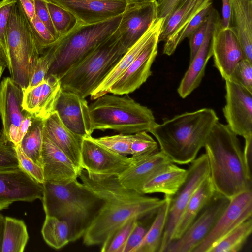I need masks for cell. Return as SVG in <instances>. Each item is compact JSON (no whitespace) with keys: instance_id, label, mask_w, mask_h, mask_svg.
I'll list each match as a JSON object with an SVG mask.
<instances>
[{"instance_id":"obj_45","label":"cell","mask_w":252,"mask_h":252,"mask_svg":"<svg viewBox=\"0 0 252 252\" xmlns=\"http://www.w3.org/2000/svg\"><path fill=\"white\" fill-rule=\"evenodd\" d=\"M231 79L252 93V62L242 59L236 64Z\"/></svg>"},{"instance_id":"obj_54","label":"cell","mask_w":252,"mask_h":252,"mask_svg":"<svg viewBox=\"0 0 252 252\" xmlns=\"http://www.w3.org/2000/svg\"><path fill=\"white\" fill-rule=\"evenodd\" d=\"M245 145L243 150L244 158L247 165L251 169L252 136L245 138Z\"/></svg>"},{"instance_id":"obj_47","label":"cell","mask_w":252,"mask_h":252,"mask_svg":"<svg viewBox=\"0 0 252 252\" xmlns=\"http://www.w3.org/2000/svg\"><path fill=\"white\" fill-rule=\"evenodd\" d=\"M19 166L15 145L0 136V168Z\"/></svg>"},{"instance_id":"obj_59","label":"cell","mask_w":252,"mask_h":252,"mask_svg":"<svg viewBox=\"0 0 252 252\" xmlns=\"http://www.w3.org/2000/svg\"><path fill=\"white\" fill-rule=\"evenodd\" d=\"M6 67L3 65H0V79L2 76V75L4 72V70H5V68Z\"/></svg>"},{"instance_id":"obj_15","label":"cell","mask_w":252,"mask_h":252,"mask_svg":"<svg viewBox=\"0 0 252 252\" xmlns=\"http://www.w3.org/2000/svg\"><path fill=\"white\" fill-rule=\"evenodd\" d=\"M43 184L38 183L20 166L0 168V202H32L42 200Z\"/></svg>"},{"instance_id":"obj_49","label":"cell","mask_w":252,"mask_h":252,"mask_svg":"<svg viewBox=\"0 0 252 252\" xmlns=\"http://www.w3.org/2000/svg\"><path fill=\"white\" fill-rule=\"evenodd\" d=\"M207 26L208 21L207 20L188 38L189 39L190 47V61L194 57L204 40Z\"/></svg>"},{"instance_id":"obj_9","label":"cell","mask_w":252,"mask_h":252,"mask_svg":"<svg viewBox=\"0 0 252 252\" xmlns=\"http://www.w3.org/2000/svg\"><path fill=\"white\" fill-rule=\"evenodd\" d=\"M187 178L177 192L171 197L168 218L159 252H164L172 241L176 225L188 203L200 184L210 175L205 153L190 163Z\"/></svg>"},{"instance_id":"obj_5","label":"cell","mask_w":252,"mask_h":252,"mask_svg":"<svg viewBox=\"0 0 252 252\" xmlns=\"http://www.w3.org/2000/svg\"><path fill=\"white\" fill-rule=\"evenodd\" d=\"M89 105L92 129H111L132 134L149 130L155 124L152 110L127 94H105Z\"/></svg>"},{"instance_id":"obj_21","label":"cell","mask_w":252,"mask_h":252,"mask_svg":"<svg viewBox=\"0 0 252 252\" xmlns=\"http://www.w3.org/2000/svg\"><path fill=\"white\" fill-rule=\"evenodd\" d=\"M23 90V110L34 118L44 120L55 111L62 91L60 79L53 75L35 86Z\"/></svg>"},{"instance_id":"obj_32","label":"cell","mask_w":252,"mask_h":252,"mask_svg":"<svg viewBox=\"0 0 252 252\" xmlns=\"http://www.w3.org/2000/svg\"><path fill=\"white\" fill-rule=\"evenodd\" d=\"M28 239L27 226L23 220L5 217L1 252H23Z\"/></svg>"},{"instance_id":"obj_38","label":"cell","mask_w":252,"mask_h":252,"mask_svg":"<svg viewBox=\"0 0 252 252\" xmlns=\"http://www.w3.org/2000/svg\"><path fill=\"white\" fill-rule=\"evenodd\" d=\"M137 219L128 220L116 230L101 245L102 252H123Z\"/></svg>"},{"instance_id":"obj_12","label":"cell","mask_w":252,"mask_h":252,"mask_svg":"<svg viewBox=\"0 0 252 252\" xmlns=\"http://www.w3.org/2000/svg\"><path fill=\"white\" fill-rule=\"evenodd\" d=\"M132 156L114 153L96 142L91 136L83 138L81 165L89 173L118 176L131 166Z\"/></svg>"},{"instance_id":"obj_26","label":"cell","mask_w":252,"mask_h":252,"mask_svg":"<svg viewBox=\"0 0 252 252\" xmlns=\"http://www.w3.org/2000/svg\"><path fill=\"white\" fill-rule=\"evenodd\" d=\"M43 121L44 133L68 156L80 171L82 170L81 154L83 138L67 128L55 111Z\"/></svg>"},{"instance_id":"obj_29","label":"cell","mask_w":252,"mask_h":252,"mask_svg":"<svg viewBox=\"0 0 252 252\" xmlns=\"http://www.w3.org/2000/svg\"><path fill=\"white\" fill-rule=\"evenodd\" d=\"M210 177L199 186L188 203L175 227L172 241L180 238L215 194Z\"/></svg>"},{"instance_id":"obj_56","label":"cell","mask_w":252,"mask_h":252,"mask_svg":"<svg viewBox=\"0 0 252 252\" xmlns=\"http://www.w3.org/2000/svg\"><path fill=\"white\" fill-rule=\"evenodd\" d=\"M4 218L2 214L0 213V252H1L3 234L4 230Z\"/></svg>"},{"instance_id":"obj_17","label":"cell","mask_w":252,"mask_h":252,"mask_svg":"<svg viewBox=\"0 0 252 252\" xmlns=\"http://www.w3.org/2000/svg\"><path fill=\"white\" fill-rule=\"evenodd\" d=\"M157 18L156 0L129 3L118 29L124 46L127 50L131 47Z\"/></svg>"},{"instance_id":"obj_58","label":"cell","mask_w":252,"mask_h":252,"mask_svg":"<svg viewBox=\"0 0 252 252\" xmlns=\"http://www.w3.org/2000/svg\"><path fill=\"white\" fill-rule=\"evenodd\" d=\"M128 3H132L143 1H153L156 0H126Z\"/></svg>"},{"instance_id":"obj_34","label":"cell","mask_w":252,"mask_h":252,"mask_svg":"<svg viewBox=\"0 0 252 252\" xmlns=\"http://www.w3.org/2000/svg\"><path fill=\"white\" fill-rule=\"evenodd\" d=\"M45 216L41 229L43 238L49 246L60 249L70 242L68 224L55 217Z\"/></svg>"},{"instance_id":"obj_50","label":"cell","mask_w":252,"mask_h":252,"mask_svg":"<svg viewBox=\"0 0 252 252\" xmlns=\"http://www.w3.org/2000/svg\"><path fill=\"white\" fill-rule=\"evenodd\" d=\"M181 0H156L158 18H164Z\"/></svg>"},{"instance_id":"obj_44","label":"cell","mask_w":252,"mask_h":252,"mask_svg":"<svg viewBox=\"0 0 252 252\" xmlns=\"http://www.w3.org/2000/svg\"><path fill=\"white\" fill-rule=\"evenodd\" d=\"M19 166L39 183L44 182L43 168L28 157L22 151L20 144L15 145Z\"/></svg>"},{"instance_id":"obj_31","label":"cell","mask_w":252,"mask_h":252,"mask_svg":"<svg viewBox=\"0 0 252 252\" xmlns=\"http://www.w3.org/2000/svg\"><path fill=\"white\" fill-rule=\"evenodd\" d=\"M171 197L164 195L163 204L158 210L143 240L133 252H159L167 222Z\"/></svg>"},{"instance_id":"obj_41","label":"cell","mask_w":252,"mask_h":252,"mask_svg":"<svg viewBox=\"0 0 252 252\" xmlns=\"http://www.w3.org/2000/svg\"><path fill=\"white\" fill-rule=\"evenodd\" d=\"M93 138L98 144L114 153L127 156L130 155L131 134L119 133Z\"/></svg>"},{"instance_id":"obj_23","label":"cell","mask_w":252,"mask_h":252,"mask_svg":"<svg viewBox=\"0 0 252 252\" xmlns=\"http://www.w3.org/2000/svg\"><path fill=\"white\" fill-rule=\"evenodd\" d=\"M164 18H157L145 33L123 55L118 63L90 95L91 99L109 93L113 84L123 74L143 49L156 37L159 36Z\"/></svg>"},{"instance_id":"obj_8","label":"cell","mask_w":252,"mask_h":252,"mask_svg":"<svg viewBox=\"0 0 252 252\" xmlns=\"http://www.w3.org/2000/svg\"><path fill=\"white\" fill-rule=\"evenodd\" d=\"M6 35L10 77L22 90L26 89L40 55L30 22L18 0L9 17Z\"/></svg>"},{"instance_id":"obj_20","label":"cell","mask_w":252,"mask_h":252,"mask_svg":"<svg viewBox=\"0 0 252 252\" xmlns=\"http://www.w3.org/2000/svg\"><path fill=\"white\" fill-rule=\"evenodd\" d=\"M159 36L153 39L113 84L109 93L128 94L138 89L151 75L152 65L158 52Z\"/></svg>"},{"instance_id":"obj_48","label":"cell","mask_w":252,"mask_h":252,"mask_svg":"<svg viewBox=\"0 0 252 252\" xmlns=\"http://www.w3.org/2000/svg\"><path fill=\"white\" fill-rule=\"evenodd\" d=\"M35 15L45 25L52 34L59 40V36L53 24L46 0H34Z\"/></svg>"},{"instance_id":"obj_57","label":"cell","mask_w":252,"mask_h":252,"mask_svg":"<svg viewBox=\"0 0 252 252\" xmlns=\"http://www.w3.org/2000/svg\"><path fill=\"white\" fill-rule=\"evenodd\" d=\"M10 205L9 203L0 202V211L8 208Z\"/></svg>"},{"instance_id":"obj_51","label":"cell","mask_w":252,"mask_h":252,"mask_svg":"<svg viewBox=\"0 0 252 252\" xmlns=\"http://www.w3.org/2000/svg\"><path fill=\"white\" fill-rule=\"evenodd\" d=\"M222 19L221 24L224 28L233 26L232 8L230 0H222Z\"/></svg>"},{"instance_id":"obj_7","label":"cell","mask_w":252,"mask_h":252,"mask_svg":"<svg viewBox=\"0 0 252 252\" xmlns=\"http://www.w3.org/2000/svg\"><path fill=\"white\" fill-rule=\"evenodd\" d=\"M122 15L92 24L78 21L70 31L52 46L54 58L47 76L53 75L60 79L75 64L115 33Z\"/></svg>"},{"instance_id":"obj_33","label":"cell","mask_w":252,"mask_h":252,"mask_svg":"<svg viewBox=\"0 0 252 252\" xmlns=\"http://www.w3.org/2000/svg\"><path fill=\"white\" fill-rule=\"evenodd\" d=\"M43 133V120L33 117L31 125L19 143L25 155L42 167Z\"/></svg>"},{"instance_id":"obj_40","label":"cell","mask_w":252,"mask_h":252,"mask_svg":"<svg viewBox=\"0 0 252 252\" xmlns=\"http://www.w3.org/2000/svg\"><path fill=\"white\" fill-rule=\"evenodd\" d=\"M157 213V212L152 214L136 221L125 244L123 252H134L145 237Z\"/></svg>"},{"instance_id":"obj_28","label":"cell","mask_w":252,"mask_h":252,"mask_svg":"<svg viewBox=\"0 0 252 252\" xmlns=\"http://www.w3.org/2000/svg\"><path fill=\"white\" fill-rule=\"evenodd\" d=\"M188 170L173 162L166 165L143 186V194L161 193L173 196L185 181Z\"/></svg>"},{"instance_id":"obj_46","label":"cell","mask_w":252,"mask_h":252,"mask_svg":"<svg viewBox=\"0 0 252 252\" xmlns=\"http://www.w3.org/2000/svg\"><path fill=\"white\" fill-rule=\"evenodd\" d=\"M17 1V0H0V41L3 46L7 56L8 47L6 35L7 22L13 7Z\"/></svg>"},{"instance_id":"obj_36","label":"cell","mask_w":252,"mask_h":252,"mask_svg":"<svg viewBox=\"0 0 252 252\" xmlns=\"http://www.w3.org/2000/svg\"><path fill=\"white\" fill-rule=\"evenodd\" d=\"M212 9L208 6L200 11L195 16L179 31L169 37L165 41L163 53L168 56L173 54L179 44L189 36L205 22Z\"/></svg>"},{"instance_id":"obj_19","label":"cell","mask_w":252,"mask_h":252,"mask_svg":"<svg viewBox=\"0 0 252 252\" xmlns=\"http://www.w3.org/2000/svg\"><path fill=\"white\" fill-rule=\"evenodd\" d=\"M55 111L63 124L83 138L92 136L89 104L85 98L75 93L62 90Z\"/></svg>"},{"instance_id":"obj_2","label":"cell","mask_w":252,"mask_h":252,"mask_svg":"<svg viewBox=\"0 0 252 252\" xmlns=\"http://www.w3.org/2000/svg\"><path fill=\"white\" fill-rule=\"evenodd\" d=\"M204 147L215 192L231 200L252 190L251 169L246 164L238 136L227 125L218 121Z\"/></svg>"},{"instance_id":"obj_13","label":"cell","mask_w":252,"mask_h":252,"mask_svg":"<svg viewBox=\"0 0 252 252\" xmlns=\"http://www.w3.org/2000/svg\"><path fill=\"white\" fill-rule=\"evenodd\" d=\"M225 81L223 113L227 125L237 136H252V93L232 79Z\"/></svg>"},{"instance_id":"obj_24","label":"cell","mask_w":252,"mask_h":252,"mask_svg":"<svg viewBox=\"0 0 252 252\" xmlns=\"http://www.w3.org/2000/svg\"><path fill=\"white\" fill-rule=\"evenodd\" d=\"M133 158V164L117 177L124 187L142 194L144 184L166 165L172 162L160 150L148 156Z\"/></svg>"},{"instance_id":"obj_14","label":"cell","mask_w":252,"mask_h":252,"mask_svg":"<svg viewBox=\"0 0 252 252\" xmlns=\"http://www.w3.org/2000/svg\"><path fill=\"white\" fill-rule=\"evenodd\" d=\"M252 191L248 190L230 200L212 230L193 252H209L237 226L252 217Z\"/></svg>"},{"instance_id":"obj_16","label":"cell","mask_w":252,"mask_h":252,"mask_svg":"<svg viewBox=\"0 0 252 252\" xmlns=\"http://www.w3.org/2000/svg\"><path fill=\"white\" fill-rule=\"evenodd\" d=\"M23 90L11 77L4 78L0 84V116L2 127L0 137L17 145L19 127L26 112L22 104Z\"/></svg>"},{"instance_id":"obj_27","label":"cell","mask_w":252,"mask_h":252,"mask_svg":"<svg viewBox=\"0 0 252 252\" xmlns=\"http://www.w3.org/2000/svg\"><path fill=\"white\" fill-rule=\"evenodd\" d=\"M212 4V0H180L164 18L158 42H164L188 24L200 11L211 6Z\"/></svg>"},{"instance_id":"obj_55","label":"cell","mask_w":252,"mask_h":252,"mask_svg":"<svg viewBox=\"0 0 252 252\" xmlns=\"http://www.w3.org/2000/svg\"><path fill=\"white\" fill-rule=\"evenodd\" d=\"M0 65L8 68L9 60L5 50L0 41Z\"/></svg>"},{"instance_id":"obj_52","label":"cell","mask_w":252,"mask_h":252,"mask_svg":"<svg viewBox=\"0 0 252 252\" xmlns=\"http://www.w3.org/2000/svg\"><path fill=\"white\" fill-rule=\"evenodd\" d=\"M33 118V117L32 115L26 112L25 118L18 128L17 137V144L20 143L30 126L31 125Z\"/></svg>"},{"instance_id":"obj_22","label":"cell","mask_w":252,"mask_h":252,"mask_svg":"<svg viewBox=\"0 0 252 252\" xmlns=\"http://www.w3.org/2000/svg\"><path fill=\"white\" fill-rule=\"evenodd\" d=\"M44 181L66 184L77 180L80 171L68 156L43 133L42 149Z\"/></svg>"},{"instance_id":"obj_43","label":"cell","mask_w":252,"mask_h":252,"mask_svg":"<svg viewBox=\"0 0 252 252\" xmlns=\"http://www.w3.org/2000/svg\"><path fill=\"white\" fill-rule=\"evenodd\" d=\"M54 52L52 46L46 49L40 55L36 64L30 85L27 88L33 87L45 79L52 64Z\"/></svg>"},{"instance_id":"obj_3","label":"cell","mask_w":252,"mask_h":252,"mask_svg":"<svg viewBox=\"0 0 252 252\" xmlns=\"http://www.w3.org/2000/svg\"><path fill=\"white\" fill-rule=\"evenodd\" d=\"M218 120L213 109L203 108L156 123L149 132L173 163L188 164L196 158Z\"/></svg>"},{"instance_id":"obj_10","label":"cell","mask_w":252,"mask_h":252,"mask_svg":"<svg viewBox=\"0 0 252 252\" xmlns=\"http://www.w3.org/2000/svg\"><path fill=\"white\" fill-rule=\"evenodd\" d=\"M229 201L215 192L183 235L172 241L164 252H193L212 230Z\"/></svg>"},{"instance_id":"obj_18","label":"cell","mask_w":252,"mask_h":252,"mask_svg":"<svg viewBox=\"0 0 252 252\" xmlns=\"http://www.w3.org/2000/svg\"><path fill=\"white\" fill-rule=\"evenodd\" d=\"M72 14L77 21L92 24L122 15L129 4L126 0H49Z\"/></svg>"},{"instance_id":"obj_35","label":"cell","mask_w":252,"mask_h":252,"mask_svg":"<svg viewBox=\"0 0 252 252\" xmlns=\"http://www.w3.org/2000/svg\"><path fill=\"white\" fill-rule=\"evenodd\" d=\"M252 219L250 217L237 226L209 252H238L252 233Z\"/></svg>"},{"instance_id":"obj_4","label":"cell","mask_w":252,"mask_h":252,"mask_svg":"<svg viewBox=\"0 0 252 252\" xmlns=\"http://www.w3.org/2000/svg\"><path fill=\"white\" fill-rule=\"evenodd\" d=\"M41 200L45 215L66 222L70 242L83 237L103 201L78 179L66 184L44 181Z\"/></svg>"},{"instance_id":"obj_6","label":"cell","mask_w":252,"mask_h":252,"mask_svg":"<svg viewBox=\"0 0 252 252\" xmlns=\"http://www.w3.org/2000/svg\"><path fill=\"white\" fill-rule=\"evenodd\" d=\"M118 30L71 67L60 79L62 90L90 96L127 51Z\"/></svg>"},{"instance_id":"obj_1","label":"cell","mask_w":252,"mask_h":252,"mask_svg":"<svg viewBox=\"0 0 252 252\" xmlns=\"http://www.w3.org/2000/svg\"><path fill=\"white\" fill-rule=\"evenodd\" d=\"M78 178L86 189L103 201L83 236L87 246L101 245L128 220L157 213L165 201L164 198L149 197L124 187L116 176L91 174L83 169Z\"/></svg>"},{"instance_id":"obj_25","label":"cell","mask_w":252,"mask_h":252,"mask_svg":"<svg viewBox=\"0 0 252 252\" xmlns=\"http://www.w3.org/2000/svg\"><path fill=\"white\" fill-rule=\"evenodd\" d=\"M217 11L212 8L208 17V26L204 40L182 78L177 89L180 96L185 98L200 85L205 74L209 60L212 57L211 47L212 32Z\"/></svg>"},{"instance_id":"obj_42","label":"cell","mask_w":252,"mask_h":252,"mask_svg":"<svg viewBox=\"0 0 252 252\" xmlns=\"http://www.w3.org/2000/svg\"><path fill=\"white\" fill-rule=\"evenodd\" d=\"M29 22L35 37L39 54L41 55L46 49L55 44L58 40L52 34L36 15Z\"/></svg>"},{"instance_id":"obj_37","label":"cell","mask_w":252,"mask_h":252,"mask_svg":"<svg viewBox=\"0 0 252 252\" xmlns=\"http://www.w3.org/2000/svg\"><path fill=\"white\" fill-rule=\"evenodd\" d=\"M46 1L53 24L60 38L70 31L78 21L72 14L63 8L49 0Z\"/></svg>"},{"instance_id":"obj_39","label":"cell","mask_w":252,"mask_h":252,"mask_svg":"<svg viewBox=\"0 0 252 252\" xmlns=\"http://www.w3.org/2000/svg\"><path fill=\"white\" fill-rule=\"evenodd\" d=\"M159 151L158 144L147 131H143L131 134L130 155L140 157Z\"/></svg>"},{"instance_id":"obj_30","label":"cell","mask_w":252,"mask_h":252,"mask_svg":"<svg viewBox=\"0 0 252 252\" xmlns=\"http://www.w3.org/2000/svg\"><path fill=\"white\" fill-rule=\"evenodd\" d=\"M232 22L244 58L252 62V0H230Z\"/></svg>"},{"instance_id":"obj_53","label":"cell","mask_w":252,"mask_h":252,"mask_svg":"<svg viewBox=\"0 0 252 252\" xmlns=\"http://www.w3.org/2000/svg\"><path fill=\"white\" fill-rule=\"evenodd\" d=\"M22 7L29 21H32L35 16L34 0H17Z\"/></svg>"},{"instance_id":"obj_11","label":"cell","mask_w":252,"mask_h":252,"mask_svg":"<svg viewBox=\"0 0 252 252\" xmlns=\"http://www.w3.org/2000/svg\"><path fill=\"white\" fill-rule=\"evenodd\" d=\"M211 47L214 66L224 80L231 79L236 64L244 58L243 52L235 28H224L218 13L214 22Z\"/></svg>"}]
</instances>
